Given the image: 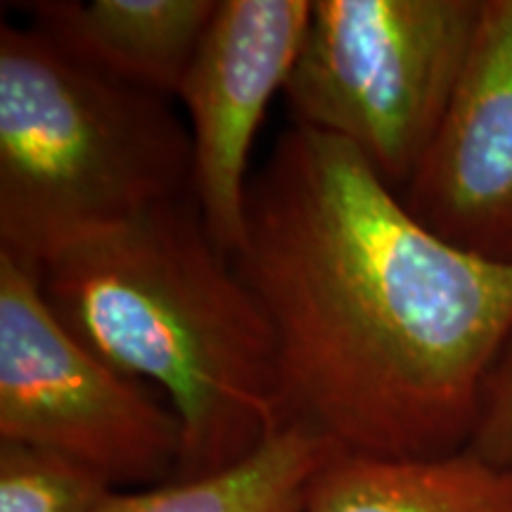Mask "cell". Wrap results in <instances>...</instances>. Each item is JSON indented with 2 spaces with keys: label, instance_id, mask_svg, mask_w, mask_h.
<instances>
[{
  "label": "cell",
  "instance_id": "cell-11",
  "mask_svg": "<svg viewBox=\"0 0 512 512\" xmlns=\"http://www.w3.org/2000/svg\"><path fill=\"white\" fill-rule=\"evenodd\" d=\"M112 491L110 479L79 460L0 441V512H95Z\"/></svg>",
  "mask_w": 512,
  "mask_h": 512
},
{
  "label": "cell",
  "instance_id": "cell-10",
  "mask_svg": "<svg viewBox=\"0 0 512 512\" xmlns=\"http://www.w3.org/2000/svg\"><path fill=\"white\" fill-rule=\"evenodd\" d=\"M339 453L325 434L292 422L240 463L197 479L112 491L95 512H302L311 482Z\"/></svg>",
  "mask_w": 512,
  "mask_h": 512
},
{
  "label": "cell",
  "instance_id": "cell-3",
  "mask_svg": "<svg viewBox=\"0 0 512 512\" xmlns=\"http://www.w3.org/2000/svg\"><path fill=\"white\" fill-rule=\"evenodd\" d=\"M192 192L190 131L166 98L0 27V252L31 266Z\"/></svg>",
  "mask_w": 512,
  "mask_h": 512
},
{
  "label": "cell",
  "instance_id": "cell-2",
  "mask_svg": "<svg viewBox=\"0 0 512 512\" xmlns=\"http://www.w3.org/2000/svg\"><path fill=\"white\" fill-rule=\"evenodd\" d=\"M38 278L95 356L169 396L183 427L174 479L240 463L287 427L275 332L192 192L67 247Z\"/></svg>",
  "mask_w": 512,
  "mask_h": 512
},
{
  "label": "cell",
  "instance_id": "cell-7",
  "mask_svg": "<svg viewBox=\"0 0 512 512\" xmlns=\"http://www.w3.org/2000/svg\"><path fill=\"white\" fill-rule=\"evenodd\" d=\"M399 197L448 245L512 264V0H484L446 117Z\"/></svg>",
  "mask_w": 512,
  "mask_h": 512
},
{
  "label": "cell",
  "instance_id": "cell-9",
  "mask_svg": "<svg viewBox=\"0 0 512 512\" xmlns=\"http://www.w3.org/2000/svg\"><path fill=\"white\" fill-rule=\"evenodd\" d=\"M302 512H512V467L467 451L444 458L339 453L311 482Z\"/></svg>",
  "mask_w": 512,
  "mask_h": 512
},
{
  "label": "cell",
  "instance_id": "cell-8",
  "mask_svg": "<svg viewBox=\"0 0 512 512\" xmlns=\"http://www.w3.org/2000/svg\"><path fill=\"white\" fill-rule=\"evenodd\" d=\"M74 62L159 98L181 93L216 0H31L12 3Z\"/></svg>",
  "mask_w": 512,
  "mask_h": 512
},
{
  "label": "cell",
  "instance_id": "cell-5",
  "mask_svg": "<svg viewBox=\"0 0 512 512\" xmlns=\"http://www.w3.org/2000/svg\"><path fill=\"white\" fill-rule=\"evenodd\" d=\"M0 441L93 467L117 484L174 479L183 427L143 382L95 356L55 316L38 268L0 252Z\"/></svg>",
  "mask_w": 512,
  "mask_h": 512
},
{
  "label": "cell",
  "instance_id": "cell-1",
  "mask_svg": "<svg viewBox=\"0 0 512 512\" xmlns=\"http://www.w3.org/2000/svg\"><path fill=\"white\" fill-rule=\"evenodd\" d=\"M275 332L287 425L342 453L444 458L512 330V264L437 238L349 143L287 126L233 256Z\"/></svg>",
  "mask_w": 512,
  "mask_h": 512
},
{
  "label": "cell",
  "instance_id": "cell-4",
  "mask_svg": "<svg viewBox=\"0 0 512 512\" xmlns=\"http://www.w3.org/2000/svg\"><path fill=\"white\" fill-rule=\"evenodd\" d=\"M484 0H316L285 83L292 124L328 133L401 195L430 150Z\"/></svg>",
  "mask_w": 512,
  "mask_h": 512
},
{
  "label": "cell",
  "instance_id": "cell-12",
  "mask_svg": "<svg viewBox=\"0 0 512 512\" xmlns=\"http://www.w3.org/2000/svg\"><path fill=\"white\" fill-rule=\"evenodd\" d=\"M465 451L491 465L512 467V330L484 373Z\"/></svg>",
  "mask_w": 512,
  "mask_h": 512
},
{
  "label": "cell",
  "instance_id": "cell-6",
  "mask_svg": "<svg viewBox=\"0 0 512 512\" xmlns=\"http://www.w3.org/2000/svg\"><path fill=\"white\" fill-rule=\"evenodd\" d=\"M309 0H221L185 76L192 197L230 259L245 242L249 155L302 50Z\"/></svg>",
  "mask_w": 512,
  "mask_h": 512
}]
</instances>
